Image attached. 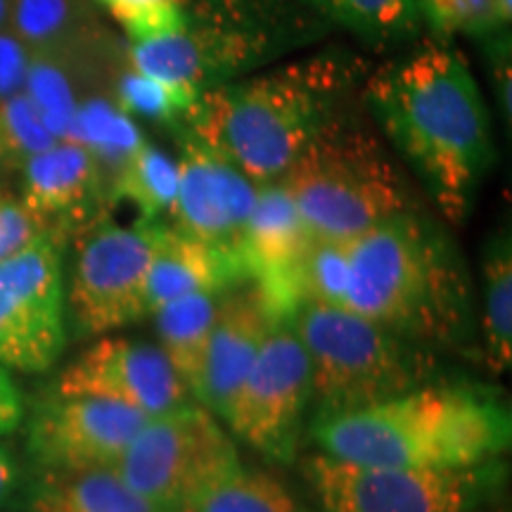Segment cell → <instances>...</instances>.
<instances>
[{
	"mask_svg": "<svg viewBox=\"0 0 512 512\" xmlns=\"http://www.w3.org/2000/svg\"><path fill=\"white\" fill-rule=\"evenodd\" d=\"M223 292L190 294L150 313L159 351L197 403H202L204 396L209 339Z\"/></svg>",
	"mask_w": 512,
	"mask_h": 512,
	"instance_id": "21",
	"label": "cell"
},
{
	"mask_svg": "<svg viewBox=\"0 0 512 512\" xmlns=\"http://www.w3.org/2000/svg\"><path fill=\"white\" fill-rule=\"evenodd\" d=\"M22 415L24 406L17 384L12 382L8 370L0 368V437L17 430L19 422H22Z\"/></svg>",
	"mask_w": 512,
	"mask_h": 512,
	"instance_id": "36",
	"label": "cell"
},
{
	"mask_svg": "<svg viewBox=\"0 0 512 512\" xmlns=\"http://www.w3.org/2000/svg\"><path fill=\"white\" fill-rule=\"evenodd\" d=\"M494 38L486 46V55H489V64H491V74H494V88H496V98H498V107L505 114V121L510 124L512 117V67H510V36L508 34H498L494 31L491 34Z\"/></svg>",
	"mask_w": 512,
	"mask_h": 512,
	"instance_id": "35",
	"label": "cell"
},
{
	"mask_svg": "<svg viewBox=\"0 0 512 512\" xmlns=\"http://www.w3.org/2000/svg\"><path fill=\"white\" fill-rule=\"evenodd\" d=\"M484 285V361L494 373L512 363V242L510 230H498L482 259Z\"/></svg>",
	"mask_w": 512,
	"mask_h": 512,
	"instance_id": "25",
	"label": "cell"
},
{
	"mask_svg": "<svg viewBox=\"0 0 512 512\" xmlns=\"http://www.w3.org/2000/svg\"><path fill=\"white\" fill-rule=\"evenodd\" d=\"M242 463L226 425L188 401L150 418L114 465V475L159 510L174 512L190 494Z\"/></svg>",
	"mask_w": 512,
	"mask_h": 512,
	"instance_id": "7",
	"label": "cell"
},
{
	"mask_svg": "<svg viewBox=\"0 0 512 512\" xmlns=\"http://www.w3.org/2000/svg\"><path fill=\"white\" fill-rule=\"evenodd\" d=\"M67 138L86 147L98 162L102 176L110 181L145 140L136 119L121 112L110 95H91L83 100Z\"/></svg>",
	"mask_w": 512,
	"mask_h": 512,
	"instance_id": "28",
	"label": "cell"
},
{
	"mask_svg": "<svg viewBox=\"0 0 512 512\" xmlns=\"http://www.w3.org/2000/svg\"><path fill=\"white\" fill-rule=\"evenodd\" d=\"M67 342L62 245L50 233L0 261V368L43 373Z\"/></svg>",
	"mask_w": 512,
	"mask_h": 512,
	"instance_id": "12",
	"label": "cell"
},
{
	"mask_svg": "<svg viewBox=\"0 0 512 512\" xmlns=\"http://www.w3.org/2000/svg\"><path fill=\"white\" fill-rule=\"evenodd\" d=\"M366 100L441 214L463 223L494 162L489 112L465 55L441 41L422 43L368 76Z\"/></svg>",
	"mask_w": 512,
	"mask_h": 512,
	"instance_id": "1",
	"label": "cell"
},
{
	"mask_svg": "<svg viewBox=\"0 0 512 512\" xmlns=\"http://www.w3.org/2000/svg\"><path fill=\"white\" fill-rule=\"evenodd\" d=\"M8 31L29 55L105 69L112 38L91 0H12Z\"/></svg>",
	"mask_w": 512,
	"mask_h": 512,
	"instance_id": "17",
	"label": "cell"
},
{
	"mask_svg": "<svg viewBox=\"0 0 512 512\" xmlns=\"http://www.w3.org/2000/svg\"><path fill=\"white\" fill-rule=\"evenodd\" d=\"M309 358L316 415H339L420 387L425 356L411 339L347 306L299 302L283 316Z\"/></svg>",
	"mask_w": 512,
	"mask_h": 512,
	"instance_id": "6",
	"label": "cell"
},
{
	"mask_svg": "<svg viewBox=\"0 0 512 512\" xmlns=\"http://www.w3.org/2000/svg\"><path fill=\"white\" fill-rule=\"evenodd\" d=\"M17 458L12 453V448L8 444L0 441V505L8 501V496L12 494L17 484Z\"/></svg>",
	"mask_w": 512,
	"mask_h": 512,
	"instance_id": "37",
	"label": "cell"
},
{
	"mask_svg": "<svg viewBox=\"0 0 512 512\" xmlns=\"http://www.w3.org/2000/svg\"><path fill=\"white\" fill-rule=\"evenodd\" d=\"M147 420L105 399L55 394L31 415L29 451L48 472L114 470Z\"/></svg>",
	"mask_w": 512,
	"mask_h": 512,
	"instance_id": "13",
	"label": "cell"
},
{
	"mask_svg": "<svg viewBox=\"0 0 512 512\" xmlns=\"http://www.w3.org/2000/svg\"><path fill=\"white\" fill-rule=\"evenodd\" d=\"M55 140L22 91L0 100V169L19 171Z\"/></svg>",
	"mask_w": 512,
	"mask_h": 512,
	"instance_id": "30",
	"label": "cell"
},
{
	"mask_svg": "<svg viewBox=\"0 0 512 512\" xmlns=\"http://www.w3.org/2000/svg\"><path fill=\"white\" fill-rule=\"evenodd\" d=\"M107 95L131 119H145L171 128H183L190 110L200 98L190 88L136 72L133 67H128L126 60L114 74Z\"/></svg>",
	"mask_w": 512,
	"mask_h": 512,
	"instance_id": "29",
	"label": "cell"
},
{
	"mask_svg": "<svg viewBox=\"0 0 512 512\" xmlns=\"http://www.w3.org/2000/svg\"><path fill=\"white\" fill-rule=\"evenodd\" d=\"M178 190V164L157 145L143 143L107 183L112 202L138 209L143 221H162L171 214Z\"/></svg>",
	"mask_w": 512,
	"mask_h": 512,
	"instance_id": "26",
	"label": "cell"
},
{
	"mask_svg": "<svg viewBox=\"0 0 512 512\" xmlns=\"http://www.w3.org/2000/svg\"><path fill=\"white\" fill-rule=\"evenodd\" d=\"M55 223L38 216L22 202V197L0 190V261L27 249L31 242L50 233Z\"/></svg>",
	"mask_w": 512,
	"mask_h": 512,
	"instance_id": "33",
	"label": "cell"
},
{
	"mask_svg": "<svg viewBox=\"0 0 512 512\" xmlns=\"http://www.w3.org/2000/svg\"><path fill=\"white\" fill-rule=\"evenodd\" d=\"M105 76L114 79V74H107L105 69L88 67V64L29 55L22 93L31 100L38 117L48 126V131L55 138H67L76 110H79L83 100L98 95L93 91Z\"/></svg>",
	"mask_w": 512,
	"mask_h": 512,
	"instance_id": "22",
	"label": "cell"
},
{
	"mask_svg": "<svg viewBox=\"0 0 512 512\" xmlns=\"http://www.w3.org/2000/svg\"><path fill=\"white\" fill-rule=\"evenodd\" d=\"M280 318L256 280L252 285H233L221 294L202 396V406L219 420Z\"/></svg>",
	"mask_w": 512,
	"mask_h": 512,
	"instance_id": "16",
	"label": "cell"
},
{
	"mask_svg": "<svg viewBox=\"0 0 512 512\" xmlns=\"http://www.w3.org/2000/svg\"><path fill=\"white\" fill-rule=\"evenodd\" d=\"M57 394L105 399L145 418H157L192 401L157 344L114 335L98 339L64 368Z\"/></svg>",
	"mask_w": 512,
	"mask_h": 512,
	"instance_id": "14",
	"label": "cell"
},
{
	"mask_svg": "<svg viewBox=\"0 0 512 512\" xmlns=\"http://www.w3.org/2000/svg\"><path fill=\"white\" fill-rule=\"evenodd\" d=\"M344 306L411 342H451L470 309L456 249L413 209L349 240Z\"/></svg>",
	"mask_w": 512,
	"mask_h": 512,
	"instance_id": "4",
	"label": "cell"
},
{
	"mask_svg": "<svg viewBox=\"0 0 512 512\" xmlns=\"http://www.w3.org/2000/svg\"><path fill=\"white\" fill-rule=\"evenodd\" d=\"M320 453L396 470H472L508 453L510 408L463 384H420L392 399L311 425Z\"/></svg>",
	"mask_w": 512,
	"mask_h": 512,
	"instance_id": "2",
	"label": "cell"
},
{
	"mask_svg": "<svg viewBox=\"0 0 512 512\" xmlns=\"http://www.w3.org/2000/svg\"><path fill=\"white\" fill-rule=\"evenodd\" d=\"M29 53L8 29L0 31V100L22 91Z\"/></svg>",
	"mask_w": 512,
	"mask_h": 512,
	"instance_id": "34",
	"label": "cell"
},
{
	"mask_svg": "<svg viewBox=\"0 0 512 512\" xmlns=\"http://www.w3.org/2000/svg\"><path fill=\"white\" fill-rule=\"evenodd\" d=\"M19 174L22 202L53 223L86 209L105 183L95 157L72 138H57L31 157Z\"/></svg>",
	"mask_w": 512,
	"mask_h": 512,
	"instance_id": "19",
	"label": "cell"
},
{
	"mask_svg": "<svg viewBox=\"0 0 512 512\" xmlns=\"http://www.w3.org/2000/svg\"><path fill=\"white\" fill-rule=\"evenodd\" d=\"M311 238L349 242L411 209L408 188L380 140L332 119L278 178Z\"/></svg>",
	"mask_w": 512,
	"mask_h": 512,
	"instance_id": "5",
	"label": "cell"
},
{
	"mask_svg": "<svg viewBox=\"0 0 512 512\" xmlns=\"http://www.w3.org/2000/svg\"><path fill=\"white\" fill-rule=\"evenodd\" d=\"M164 228L162 221H100L83 235L69 283L79 332L110 335L147 318V278Z\"/></svg>",
	"mask_w": 512,
	"mask_h": 512,
	"instance_id": "9",
	"label": "cell"
},
{
	"mask_svg": "<svg viewBox=\"0 0 512 512\" xmlns=\"http://www.w3.org/2000/svg\"><path fill=\"white\" fill-rule=\"evenodd\" d=\"M309 238L302 216L280 181L259 185L240 247L249 278L264 292H271Z\"/></svg>",
	"mask_w": 512,
	"mask_h": 512,
	"instance_id": "20",
	"label": "cell"
},
{
	"mask_svg": "<svg viewBox=\"0 0 512 512\" xmlns=\"http://www.w3.org/2000/svg\"><path fill=\"white\" fill-rule=\"evenodd\" d=\"M181 143L176 202L169 214L174 221L171 228L242 259V235L259 185L190 133L183 131Z\"/></svg>",
	"mask_w": 512,
	"mask_h": 512,
	"instance_id": "15",
	"label": "cell"
},
{
	"mask_svg": "<svg viewBox=\"0 0 512 512\" xmlns=\"http://www.w3.org/2000/svg\"><path fill=\"white\" fill-rule=\"evenodd\" d=\"M358 69L320 55L202 93L183 131L221 152L256 185L273 183L339 117Z\"/></svg>",
	"mask_w": 512,
	"mask_h": 512,
	"instance_id": "3",
	"label": "cell"
},
{
	"mask_svg": "<svg viewBox=\"0 0 512 512\" xmlns=\"http://www.w3.org/2000/svg\"><path fill=\"white\" fill-rule=\"evenodd\" d=\"M10 3H12V0H0V31H3V29H8Z\"/></svg>",
	"mask_w": 512,
	"mask_h": 512,
	"instance_id": "38",
	"label": "cell"
},
{
	"mask_svg": "<svg viewBox=\"0 0 512 512\" xmlns=\"http://www.w3.org/2000/svg\"><path fill=\"white\" fill-rule=\"evenodd\" d=\"M427 24L439 34L486 36L508 27L498 0H422Z\"/></svg>",
	"mask_w": 512,
	"mask_h": 512,
	"instance_id": "32",
	"label": "cell"
},
{
	"mask_svg": "<svg viewBox=\"0 0 512 512\" xmlns=\"http://www.w3.org/2000/svg\"><path fill=\"white\" fill-rule=\"evenodd\" d=\"M245 15L247 10L228 0H202L195 10L185 3L183 29L155 41L128 43L126 64L197 95L207 93L275 53L280 36L273 24Z\"/></svg>",
	"mask_w": 512,
	"mask_h": 512,
	"instance_id": "8",
	"label": "cell"
},
{
	"mask_svg": "<svg viewBox=\"0 0 512 512\" xmlns=\"http://www.w3.org/2000/svg\"><path fill=\"white\" fill-rule=\"evenodd\" d=\"M304 472L323 512H470L484 498L491 470H396L318 453Z\"/></svg>",
	"mask_w": 512,
	"mask_h": 512,
	"instance_id": "10",
	"label": "cell"
},
{
	"mask_svg": "<svg viewBox=\"0 0 512 512\" xmlns=\"http://www.w3.org/2000/svg\"><path fill=\"white\" fill-rule=\"evenodd\" d=\"M249 278L240 256L166 226L147 278V316L174 299L223 292Z\"/></svg>",
	"mask_w": 512,
	"mask_h": 512,
	"instance_id": "18",
	"label": "cell"
},
{
	"mask_svg": "<svg viewBox=\"0 0 512 512\" xmlns=\"http://www.w3.org/2000/svg\"><path fill=\"white\" fill-rule=\"evenodd\" d=\"M470 512H477V510H470Z\"/></svg>",
	"mask_w": 512,
	"mask_h": 512,
	"instance_id": "39",
	"label": "cell"
},
{
	"mask_svg": "<svg viewBox=\"0 0 512 512\" xmlns=\"http://www.w3.org/2000/svg\"><path fill=\"white\" fill-rule=\"evenodd\" d=\"M124 29L128 43L176 34L185 24V0H95Z\"/></svg>",
	"mask_w": 512,
	"mask_h": 512,
	"instance_id": "31",
	"label": "cell"
},
{
	"mask_svg": "<svg viewBox=\"0 0 512 512\" xmlns=\"http://www.w3.org/2000/svg\"><path fill=\"white\" fill-rule=\"evenodd\" d=\"M320 15L377 46L418 36L427 24L422 0H306Z\"/></svg>",
	"mask_w": 512,
	"mask_h": 512,
	"instance_id": "27",
	"label": "cell"
},
{
	"mask_svg": "<svg viewBox=\"0 0 512 512\" xmlns=\"http://www.w3.org/2000/svg\"><path fill=\"white\" fill-rule=\"evenodd\" d=\"M174 512H309L278 477L238 465L200 486Z\"/></svg>",
	"mask_w": 512,
	"mask_h": 512,
	"instance_id": "23",
	"label": "cell"
},
{
	"mask_svg": "<svg viewBox=\"0 0 512 512\" xmlns=\"http://www.w3.org/2000/svg\"><path fill=\"white\" fill-rule=\"evenodd\" d=\"M311 403L309 358L287 320L280 318L221 422L261 456L287 463L297 453Z\"/></svg>",
	"mask_w": 512,
	"mask_h": 512,
	"instance_id": "11",
	"label": "cell"
},
{
	"mask_svg": "<svg viewBox=\"0 0 512 512\" xmlns=\"http://www.w3.org/2000/svg\"><path fill=\"white\" fill-rule=\"evenodd\" d=\"M31 512H164L131 491L112 470L50 472Z\"/></svg>",
	"mask_w": 512,
	"mask_h": 512,
	"instance_id": "24",
	"label": "cell"
}]
</instances>
